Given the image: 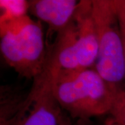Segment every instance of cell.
I'll return each instance as SVG.
<instances>
[{"label":"cell","instance_id":"5","mask_svg":"<svg viewBox=\"0 0 125 125\" xmlns=\"http://www.w3.org/2000/svg\"><path fill=\"white\" fill-rule=\"evenodd\" d=\"M54 76L47 65L31 91L13 108H1V125H62V108L53 92Z\"/></svg>","mask_w":125,"mask_h":125},{"label":"cell","instance_id":"2","mask_svg":"<svg viewBox=\"0 0 125 125\" xmlns=\"http://www.w3.org/2000/svg\"><path fill=\"white\" fill-rule=\"evenodd\" d=\"M0 49L5 61L21 76L33 80L46 68L48 57L39 22L27 15L3 18Z\"/></svg>","mask_w":125,"mask_h":125},{"label":"cell","instance_id":"3","mask_svg":"<svg viewBox=\"0 0 125 125\" xmlns=\"http://www.w3.org/2000/svg\"><path fill=\"white\" fill-rule=\"evenodd\" d=\"M98 56V42L92 16V1H81L72 21L58 35L47 66L52 71L88 69Z\"/></svg>","mask_w":125,"mask_h":125},{"label":"cell","instance_id":"10","mask_svg":"<svg viewBox=\"0 0 125 125\" xmlns=\"http://www.w3.org/2000/svg\"><path fill=\"white\" fill-rule=\"evenodd\" d=\"M62 125H70L67 122H66V121L65 120V122H63V124H62Z\"/></svg>","mask_w":125,"mask_h":125},{"label":"cell","instance_id":"4","mask_svg":"<svg viewBox=\"0 0 125 125\" xmlns=\"http://www.w3.org/2000/svg\"><path fill=\"white\" fill-rule=\"evenodd\" d=\"M92 16L98 42L95 70L120 90L125 79V64L114 0H93Z\"/></svg>","mask_w":125,"mask_h":125},{"label":"cell","instance_id":"9","mask_svg":"<svg viewBox=\"0 0 125 125\" xmlns=\"http://www.w3.org/2000/svg\"><path fill=\"white\" fill-rule=\"evenodd\" d=\"M104 125H121L120 123H118L115 120H114L113 117H109L104 122Z\"/></svg>","mask_w":125,"mask_h":125},{"label":"cell","instance_id":"7","mask_svg":"<svg viewBox=\"0 0 125 125\" xmlns=\"http://www.w3.org/2000/svg\"><path fill=\"white\" fill-rule=\"evenodd\" d=\"M110 113L111 117L118 123L125 125V89H121L116 93Z\"/></svg>","mask_w":125,"mask_h":125},{"label":"cell","instance_id":"6","mask_svg":"<svg viewBox=\"0 0 125 125\" xmlns=\"http://www.w3.org/2000/svg\"><path fill=\"white\" fill-rule=\"evenodd\" d=\"M79 2L74 0H34L28 3V8L38 19L47 24L50 31L60 35L72 21Z\"/></svg>","mask_w":125,"mask_h":125},{"label":"cell","instance_id":"8","mask_svg":"<svg viewBox=\"0 0 125 125\" xmlns=\"http://www.w3.org/2000/svg\"><path fill=\"white\" fill-rule=\"evenodd\" d=\"M114 4L119 23L125 64V0H114Z\"/></svg>","mask_w":125,"mask_h":125},{"label":"cell","instance_id":"1","mask_svg":"<svg viewBox=\"0 0 125 125\" xmlns=\"http://www.w3.org/2000/svg\"><path fill=\"white\" fill-rule=\"evenodd\" d=\"M52 72L55 99L73 118L87 120L110 113L118 90L95 70Z\"/></svg>","mask_w":125,"mask_h":125}]
</instances>
